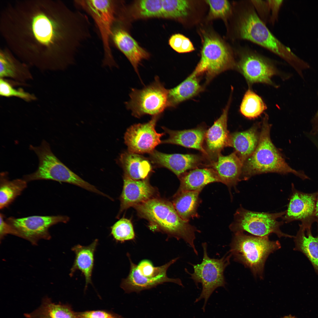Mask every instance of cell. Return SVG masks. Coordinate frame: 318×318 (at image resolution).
I'll use <instances>...</instances> for the list:
<instances>
[{
    "instance_id": "obj_1",
    "label": "cell",
    "mask_w": 318,
    "mask_h": 318,
    "mask_svg": "<svg viewBox=\"0 0 318 318\" xmlns=\"http://www.w3.org/2000/svg\"><path fill=\"white\" fill-rule=\"evenodd\" d=\"M88 18L60 0L8 2L1 12L0 31L8 47L23 62L63 69L75 64L91 36Z\"/></svg>"
},
{
    "instance_id": "obj_2",
    "label": "cell",
    "mask_w": 318,
    "mask_h": 318,
    "mask_svg": "<svg viewBox=\"0 0 318 318\" xmlns=\"http://www.w3.org/2000/svg\"><path fill=\"white\" fill-rule=\"evenodd\" d=\"M234 26L235 38L250 41L283 59L295 71L300 69L304 61L294 54L270 31L260 19L251 0L238 2Z\"/></svg>"
},
{
    "instance_id": "obj_3",
    "label": "cell",
    "mask_w": 318,
    "mask_h": 318,
    "mask_svg": "<svg viewBox=\"0 0 318 318\" xmlns=\"http://www.w3.org/2000/svg\"><path fill=\"white\" fill-rule=\"evenodd\" d=\"M134 208L139 216L147 220L156 230L178 240H183L198 255L194 241L196 232L200 231L179 216L172 203L155 197Z\"/></svg>"
},
{
    "instance_id": "obj_4",
    "label": "cell",
    "mask_w": 318,
    "mask_h": 318,
    "mask_svg": "<svg viewBox=\"0 0 318 318\" xmlns=\"http://www.w3.org/2000/svg\"><path fill=\"white\" fill-rule=\"evenodd\" d=\"M271 128L268 116L265 114L257 146L243 164L240 181L247 180L256 175L269 173H292L302 180L309 179L304 171L294 169L286 163L271 140Z\"/></svg>"
},
{
    "instance_id": "obj_5",
    "label": "cell",
    "mask_w": 318,
    "mask_h": 318,
    "mask_svg": "<svg viewBox=\"0 0 318 318\" xmlns=\"http://www.w3.org/2000/svg\"><path fill=\"white\" fill-rule=\"evenodd\" d=\"M229 251L234 260L249 269L255 277L264 278L266 261L271 253L279 249L278 241H271L269 236L247 235L244 232L234 233Z\"/></svg>"
},
{
    "instance_id": "obj_6",
    "label": "cell",
    "mask_w": 318,
    "mask_h": 318,
    "mask_svg": "<svg viewBox=\"0 0 318 318\" xmlns=\"http://www.w3.org/2000/svg\"><path fill=\"white\" fill-rule=\"evenodd\" d=\"M29 148L37 156L39 164L35 172L24 176L23 179L27 182L46 180L65 182L105 196V194L83 180L61 162L52 153L49 144L45 140H43L39 146L30 145Z\"/></svg>"
},
{
    "instance_id": "obj_7",
    "label": "cell",
    "mask_w": 318,
    "mask_h": 318,
    "mask_svg": "<svg viewBox=\"0 0 318 318\" xmlns=\"http://www.w3.org/2000/svg\"><path fill=\"white\" fill-rule=\"evenodd\" d=\"M74 3L92 18L98 30L103 48L102 65L117 67L111 48L110 37L118 13V3L111 0H77Z\"/></svg>"
},
{
    "instance_id": "obj_8",
    "label": "cell",
    "mask_w": 318,
    "mask_h": 318,
    "mask_svg": "<svg viewBox=\"0 0 318 318\" xmlns=\"http://www.w3.org/2000/svg\"><path fill=\"white\" fill-rule=\"evenodd\" d=\"M127 255L130 262L129 272L125 278L122 279L120 285L125 293H139L168 282L183 286L180 279L170 278L167 274L169 267L178 259L179 257L161 266H155L150 261L146 259L142 260L136 265L132 261L128 253Z\"/></svg>"
},
{
    "instance_id": "obj_9",
    "label": "cell",
    "mask_w": 318,
    "mask_h": 318,
    "mask_svg": "<svg viewBox=\"0 0 318 318\" xmlns=\"http://www.w3.org/2000/svg\"><path fill=\"white\" fill-rule=\"evenodd\" d=\"M202 246L203 256L201 262L197 264L188 263L193 266V272L190 273L186 269H185V271L190 275L191 278L197 287L199 283L202 284L201 293L195 302L204 299V309L207 301L213 291L218 287H225L226 282L224 271L230 264L232 256L228 252L220 259L211 258L208 254L207 243H203Z\"/></svg>"
},
{
    "instance_id": "obj_10",
    "label": "cell",
    "mask_w": 318,
    "mask_h": 318,
    "mask_svg": "<svg viewBox=\"0 0 318 318\" xmlns=\"http://www.w3.org/2000/svg\"><path fill=\"white\" fill-rule=\"evenodd\" d=\"M203 38L201 59L193 72L198 76L205 74L208 82L223 72L235 69L236 61L229 47L211 34H204Z\"/></svg>"
},
{
    "instance_id": "obj_11",
    "label": "cell",
    "mask_w": 318,
    "mask_h": 318,
    "mask_svg": "<svg viewBox=\"0 0 318 318\" xmlns=\"http://www.w3.org/2000/svg\"><path fill=\"white\" fill-rule=\"evenodd\" d=\"M285 212V211L272 213L255 212L247 210L240 205L234 215L233 221L229 228L233 233L246 231L259 237L269 236L274 233L279 238H294V236L283 233L280 230L284 223L277 220Z\"/></svg>"
},
{
    "instance_id": "obj_12",
    "label": "cell",
    "mask_w": 318,
    "mask_h": 318,
    "mask_svg": "<svg viewBox=\"0 0 318 318\" xmlns=\"http://www.w3.org/2000/svg\"><path fill=\"white\" fill-rule=\"evenodd\" d=\"M168 90L156 76L153 82L143 88L132 89L130 99L125 102L126 107L136 118L161 115L168 108Z\"/></svg>"
},
{
    "instance_id": "obj_13",
    "label": "cell",
    "mask_w": 318,
    "mask_h": 318,
    "mask_svg": "<svg viewBox=\"0 0 318 318\" xmlns=\"http://www.w3.org/2000/svg\"><path fill=\"white\" fill-rule=\"evenodd\" d=\"M237 54L235 69L243 75L250 87L256 83L276 87L272 78L280 72L271 59L245 46L241 47Z\"/></svg>"
},
{
    "instance_id": "obj_14",
    "label": "cell",
    "mask_w": 318,
    "mask_h": 318,
    "mask_svg": "<svg viewBox=\"0 0 318 318\" xmlns=\"http://www.w3.org/2000/svg\"><path fill=\"white\" fill-rule=\"evenodd\" d=\"M69 220L65 216H33L18 218L10 217L6 221L14 230L15 235L34 244L40 239H49L50 227L59 223H66Z\"/></svg>"
},
{
    "instance_id": "obj_15",
    "label": "cell",
    "mask_w": 318,
    "mask_h": 318,
    "mask_svg": "<svg viewBox=\"0 0 318 318\" xmlns=\"http://www.w3.org/2000/svg\"><path fill=\"white\" fill-rule=\"evenodd\" d=\"M161 115L153 116L148 122L135 124L127 129L124 139L128 151L139 154H150L161 143L160 138L165 133H158L155 129Z\"/></svg>"
},
{
    "instance_id": "obj_16",
    "label": "cell",
    "mask_w": 318,
    "mask_h": 318,
    "mask_svg": "<svg viewBox=\"0 0 318 318\" xmlns=\"http://www.w3.org/2000/svg\"><path fill=\"white\" fill-rule=\"evenodd\" d=\"M292 191L287 209L281 218L288 223L299 221L301 224L312 225L315 222V212L317 192L307 193L296 189L292 184Z\"/></svg>"
},
{
    "instance_id": "obj_17",
    "label": "cell",
    "mask_w": 318,
    "mask_h": 318,
    "mask_svg": "<svg viewBox=\"0 0 318 318\" xmlns=\"http://www.w3.org/2000/svg\"><path fill=\"white\" fill-rule=\"evenodd\" d=\"M231 97L221 115L206 132L204 148L205 157L210 162L215 160L223 149L227 146L230 133L227 123Z\"/></svg>"
},
{
    "instance_id": "obj_18",
    "label": "cell",
    "mask_w": 318,
    "mask_h": 318,
    "mask_svg": "<svg viewBox=\"0 0 318 318\" xmlns=\"http://www.w3.org/2000/svg\"><path fill=\"white\" fill-rule=\"evenodd\" d=\"M155 189L146 179H132L124 174L123 189L120 197V214L128 208L155 198Z\"/></svg>"
},
{
    "instance_id": "obj_19",
    "label": "cell",
    "mask_w": 318,
    "mask_h": 318,
    "mask_svg": "<svg viewBox=\"0 0 318 318\" xmlns=\"http://www.w3.org/2000/svg\"><path fill=\"white\" fill-rule=\"evenodd\" d=\"M150 154L151 160L153 163L168 168L178 178L188 170L198 168L203 165V158L196 154H168L155 150Z\"/></svg>"
},
{
    "instance_id": "obj_20",
    "label": "cell",
    "mask_w": 318,
    "mask_h": 318,
    "mask_svg": "<svg viewBox=\"0 0 318 318\" xmlns=\"http://www.w3.org/2000/svg\"><path fill=\"white\" fill-rule=\"evenodd\" d=\"M110 42L127 57L140 77L138 66L143 60L148 58V53L116 21L112 28Z\"/></svg>"
},
{
    "instance_id": "obj_21",
    "label": "cell",
    "mask_w": 318,
    "mask_h": 318,
    "mask_svg": "<svg viewBox=\"0 0 318 318\" xmlns=\"http://www.w3.org/2000/svg\"><path fill=\"white\" fill-rule=\"evenodd\" d=\"M243 164L234 151L224 156L220 154L216 159L210 162L207 167L212 168L217 174L220 182L226 185L229 189L236 186L240 181Z\"/></svg>"
},
{
    "instance_id": "obj_22",
    "label": "cell",
    "mask_w": 318,
    "mask_h": 318,
    "mask_svg": "<svg viewBox=\"0 0 318 318\" xmlns=\"http://www.w3.org/2000/svg\"><path fill=\"white\" fill-rule=\"evenodd\" d=\"M162 128L169 135L168 138L162 141L161 143L175 144L195 149L201 152L206 156L204 143L206 128L200 125L192 129L181 130H173L165 127Z\"/></svg>"
},
{
    "instance_id": "obj_23",
    "label": "cell",
    "mask_w": 318,
    "mask_h": 318,
    "mask_svg": "<svg viewBox=\"0 0 318 318\" xmlns=\"http://www.w3.org/2000/svg\"><path fill=\"white\" fill-rule=\"evenodd\" d=\"M260 123L255 124L249 129L230 134L227 146L234 148L243 164L256 149L259 141Z\"/></svg>"
},
{
    "instance_id": "obj_24",
    "label": "cell",
    "mask_w": 318,
    "mask_h": 318,
    "mask_svg": "<svg viewBox=\"0 0 318 318\" xmlns=\"http://www.w3.org/2000/svg\"><path fill=\"white\" fill-rule=\"evenodd\" d=\"M98 244V240L96 239L88 246L77 244L72 249L75 256L69 275L71 277L77 270L81 271L85 279V290L89 284H92L91 278L94 265V254Z\"/></svg>"
},
{
    "instance_id": "obj_25",
    "label": "cell",
    "mask_w": 318,
    "mask_h": 318,
    "mask_svg": "<svg viewBox=\"0 0 318 318\" xmlns=\"http://www.w3.org/2000/svg\"><path fill=\"white\" fill-rule=\"evenodd\" d=\"M312 225H299V228L294 238V250L303 254L312 265L318 275V234L313 236Z\"/></svg>"
},
{
    "instance_id": "obj_26",
    "label": "cell",
    "mask_w": 318,
    "mask_h": 318,
    "mask_svg": "<svg viewBox=\"0 0 318 318\" xmlns=\"http://www.w3.org/2000/svg\"><path fill=\"white\" fill-rule=\"evenodd\" d=\"M179 178L180 184L178 191H201L203 188L211 183L220 182L217 174L211 168H197L187 172Z\"/></svg>"
},
{
    "instance_id": "obj_27",
    "label": "cell",
    "mask_w": 318,
    "mask_h": 318,
    "mask_svg": "<svg viewBox=\"0 0 318 318\" xmlns=\"http://www.w3.org/2000/svg\"><path fill=\"white\" fill-rule=\"evenodd\" d=\"M8 47L0 51V77L24 81L31 78L27 64L19 61Z\"/></svg>"
},
{
    "instance_id": "obj_28",
    "label": "cell",
    "mask_w": 318,
    "mask_h": 318,
    "mask_svg": "<svg viewBox=\"0 0 318 318\" xmlns=\"http://www.w3.org/2000/svg\"><path fill=\"white\" fill-rule=\"evenodd\" d=\"M198 77L192 72L178 85L168 89V108L175 107L203 91V88L200 84Z\"/></svg>"
},
{
    "instance_id": "obj_29",
    "label": "cell",
    "mask_w": 318,
    "mask_h": 318,
    "mask_svg": "<svg viewBox=\"0 0 318 318\" xmlns=\"http://www.w3.org/2000/svg\"><path fill=\"white\" fill-rule=\"evenodd\" d=\"M24 316L26 318H80L70 305L55 303L48 297L43 299L37 308Z\"/></svg>"
},
{
    "instance_id": "obj_30",
    "label": "cell",
    "mask_w": 318,
    "mask_h": 318,
    "mask_svg": "<svg viewBox=\"0 0 318 318\" xmlns=\"http://www.w3.org/2000/svg\"><path fill=\"white\" fill-rule=\"evenodd\" d=\"M119 161L124 175L133 180L146 179L152 170L149 161L139 154L124 152L121 155Z\"/></svg>"
},
{
    "instance_id": "obj_31",
    "label": "cell",
    "mask_w": 318,
    "mask_h": 318,
    "mask_svg": "<svg viewBox=\"0 0 318 318\" xmlns=\"http://www.w3.org/2000/svg\"><path fill=\"white\" fill-rule=\"evenodd\" d=\"M201 191H177L175 195L172 203L183 220L189 221L191 219L198 217L197 210L201 202L199 197Z\"/></svg>"
},
{
    "instance_id": "obj_32",
    "label": "cell",
    "mask_w": 318,
    "mask_h": 318,
    "mask_svg": "<svg viewBox=\"0 0 318 318\" xmlns=\"http://www.w3.org/2000/svg\"><path fill=\"white\" fill-rule=\"evenodd\" d=\"M27 182L23 179L12 180L8 178L7 173L0 174V208L7 207L26 188Z\"/></svg>"
},
{
    "instance_id": "obj_33",
    "label": "cell",
    "mask_w": 318,
    "mask_h": 318,
    "mask_svg": "<svg viewBox=\"0 0 318 318\" xmlns=\"http://www.w3.org/2000/svg\"><path fill=\"white\" fill-rule=\"evenodd\" d=\"M267 108L262 98L249 87L243 96L239 111L245 117L254 119L261 115Z\"/></svg>"
},
{
    "instance_id": "obj_34",
    "label": "cell",
    "mask_w": 318,
    "mask_h": 318,
    "mask_svg": "<svg viewBox=\"0 0 318 318\" xmlns=\"http://www.w3.org/2000/svg\"><path fill=\"white\" fill-rule=\"evenodd\" d=\"M134 9L135 17L146 18L162 17V0H143L137 1Z\"/></svg>"
},
{
    "instance_id": "obj_35",
    "label": "cell",
    "mask_w": 318,
    "mask_h": 318,
    "mask_svg": "<svg viewBox=\"0 0 318 318\" xmlns=\"http://www.w3.org/2000/svg\"><path fill=\"white\" fill-rule=\"evenodd\" d=\"M163 16L168 18L177 19L186 17L190 8L189 1L182 0H162Z\"/></svg>"
},
{
    "instance_id": "obj_36",
    "label": "cell",
    "mask_w": 318,
    "mask_h": 318,
    "mask_svg": "<svg viewBox=\"0 0 318 318\" xmlns=\"http://www.w3.org/2000/svg\"><path fill=\"white\" fill-rule=\"evenodd\" d=\"M111 234L115 240L121 243L134 240L135 234L131 221L122 218L111 227Z\"/></svg>"
},
{
    "instance_id": "obj_37",
    "label": "cell",
    "mask_w": 318,
    "mask_h": 318,
    "mask_svg": "<svg viewBox=\"0 0 318 318\" xmlns=\"http://www.w3.org/2000/svg\"><path fill=\"white\" fill-rule=\"evenodd\" d=\"M0 95L6 97H16L26 101H30L36 99L33 95L21 89H15L5 79L2 78L0 79Z\"/></svg>"
},
{
    "instance_id": "obj_38",
    "label": "cell",
    "mask_w": 318,
    "mask_h": 318,
    "mask_svg": "<svg viewBox=\"0 0 318 318\" xmlns=\"http://www.w3.org/2000/svg\"><path fill=\"white\" fill-rule=\"evenodd\" d=\"M205 1L209 6V15L211 18H225L231 13V6L228 1L212 0Z\"/></svg>"
},
{
    "instance_id": "obj_39",
    "label": "cell",
    "mask_w": 318,
    "mask_h": 318,
    "mask_svg": "<svg viewBox=\"0 0 318 318\" xmlns=\"http://www.w3.org/2000/svg\"><path fill=\"white\" fill-rule=\"evenodd\" d=\"M77 313L80 318H125L112 311L105 310H87Z\"/></svg>"
},
{
    "instance_id": "obj_40",
    "label": "cell",
    "mask_w": 318,
    "mask_h": 318,
    "mask_svg": "<svg viewBox=\"0 0 318 318\" xmlns=\"http://www.w3.org/2000/svg\"><path fill=\"white\" fill-rule=\"evenodd\" d=\"M258 15L266 24L269 22L270 12L268 0H251Z\"/></svg>"
},
{
    "instance_id": "obj_41",
    "label": "cell",
    "mask_w": 318,
    "mask_h": 318,
    "mask_svg": "<svg viewBox=\"0 0 318 318\" xmlns=\"http://www.w3.org/2000/svg\"><path fill=\"white\" fill-rule=\"evenodd\" d=\"M267 0L270 11L269 23L273 25L278 21L279 13L283 0Z\"/></svg>"
},
{
    "instance_id": "obj_42",
    "label": "cell",
    "mask_w": 318,
    "mask_h": 318,
    "mask_svg": "<svg viewBox=\"0 0 318 318\" xmlns=\"http://www.w3.org/2000/svg\"><path fill=\"white\" fill-rule=\"evenodd\" d=\"M185 37L183 35L180 34H174L172 35L169 39V44L174 50L180 53Z\"/></svg>"
},
{
    "instance_id": "obj_43",
    "label": "cell",
    "mask_w": 318,
    "mask_h": 318,
    "mask_svg": "<svg viewBox=\"0 0 318 318\" xmlns=\"http://www.w3.org/2000/svg\"><path fill=\"white\" fill-rule=\"evenodd\" d=\"M4 216L0 215V236L1 238L8 234L14 235V232L11 227L4 220Z\"/></svg>"
},
{
    "instance_id": "obj_44",
    "label": "cell",
    "mask_w": 318,
    "mask_h": 318,
    "mask_svg": "<svg viewBox=\"0 0 318 318\" xmlns=\"http://www.w3.org/2000/svg\"><path fill=\"white\" fill-rule=\"evenodd\" d=\"M311 128L308 134L315 135L318 134V109L311 120Z\"/></svg>"
},
{
    "instance_id": "obj_45",
    "label": "cell",
    "mask_w": 318,
    "mask_h": 318,
    "mask_svg": "<svg viewBox=\"0 0 318 318\" xmlns=\"http://www.w3.org/2000/svg\"><path fill=\"white\" fill-rule=\"evenodd\" d=\"M306 134L307 136L318 150V134L315 135H310L307 133Z\"/></svg>"
},
{
    "instance_id": "obj_46",
    "label": "cell",
    "mask_w": 318,
    "mask_h": 318,
    "mask_svg": "<svg viewBox=\"0 0 318 318\" xmlns=\"http://www.w3.org/2000/svg\"><path fill=\"white\" fill-rule=\"evenodd\" d=\"M315 222H316L318 225V191L317 192L315 202Z\"/></svg>"
},
{
    "instance_id": "obj_47",
    "label": "cell",
    "mask_w": 318,
    "mask_h": 318,
    "mask_svg": "<svg viewBox=\"0 0 318 318\" xmlns=\"http://www.w3.org/2000/svg\"><path fill=\"white\" fill-rule=\"evenodd\" d=\"M282 318H297L294 316H292L291 315H289L288 316H285Z\"/></svg>"
}]
</instances>
